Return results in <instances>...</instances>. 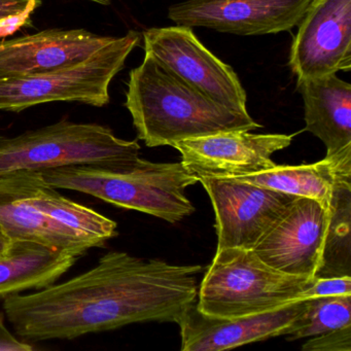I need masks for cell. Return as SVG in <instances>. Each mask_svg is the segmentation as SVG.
I'll return each mask as SVG.
<instances>
[{
	"mask_svg": "<svg viewBox=\"0 0 351 351\" xmlns=\"http://www.w3.org/2000/svg\"><path fill=\"white\" fill-rule=\"evenodd\" d=\"M116 38L84 29H50L0 42V79L71 69L110 46Z\"/></svg>",
	"mask_w": 351,
	"mask_h": 351,
	"instance_id": "5bb4252c",
	"label": "cell"
},
{
	"mask_svg": "<svg viewBox=\"0 0 351 351\" xmlns=\"http://www.w3.org/2000/svg\"><path fill=\"white\" fill-rule=\"evenodd\" d=\"M80 256L29 241H11L0 256V297L54 285Z\"/></svg>",
	"mask_w": 351,
	"mask_h": 351,
	"instance_id": "e0dca14e",
	"label": "cell"
},
{
	"mask_svg": "<svg viewBox=\"0 0 351 351\" xmlns=\"http://www.w3.org/2000/svg\"><path fill=\"white\" fill-rule=\"evenodd\" d=\"M351 324V295L308 299L299 326L287 340L310 338Z\"/></svg>",
	"mask_w": 351,
	"mask_h": 351,
	"instance_id": "44dd1931",
	"label": "cell"
},
{
	"mask_svg": "<svg viewBox=\"0 0 351 351\" xmlns=\"http://www.w3.org/2000/svg\"><path fill=\"white\" fill-rule=\"evenodd\" d=\"M233 178L295 197L314 199L330 206L337 180L351 178V157L324 158L309 165H276L266 171Z\"/></svg>",
	"mask_w": 351,
	"mask_h": 351,
	"instance_id": "ac0fdd59",
	"label": "cell"
},
{
	"mask_svg": "<svg viewBox=\"0 0 351 351\" xmlns=\"http://www.w3.org/2000/svg\"><path fill=\"white\" fill-rule=\"evenodd\" d=\"M293 135L254 134L232 130L174 143L182 163L198 180L238 178L272 169L273 154L287 149Z\"/></svg>",
	"mask_w": 351,
	"mask_h": 351,
	"instance_id": "30bf717a",
	"label": "cell"
},
{
	"mask_svg": "<svg viewBox=\"0 0 351 351\" xmlns=\"http://www.w3.org/2000/svg\"><path fill=\"white\" fill-rule=\"evenodd\" d=\"M0 227L11 241H29L83 256L93 245L47 217L34 202L23 170L0 176Z\"/></svg>",
	"mask_w": 351,
	"mask_h": 351,
	"instance_id": "9a60e30c",
	"label": "cell"
},
{
	"mask_svg": "<svg viewBox=\"0 0 351 351\" xmlns=\"http://www.w3.org/2000/svg\"><path fill=\"white\" fill-rule=\"evenodd\" d=\"M138 138L149 147L232 130L262 128L247 112L217 104L145 54L132 69L126 93Z\"/></svg>",
	"mask_w": 351,
	"mask_h": 351,
	"instance_id": "7a4b0ae2",
	"label": "cell"
},
{
	"mask_svg": "<svg viewBox=\"0 0 351 351\" xmlns=\"http://www.w3.org/2000/svg\"><path fill=\"white\" fill-rule=\"evenodd\" d=\"M23 171L30 197L47 217L83 236L93 247L118 235L116 221L65 198L47 184L40 171Z\"/></svg>",
	"mask_w": 351,
	"mask_h": 351,
	"instance_id": "d6986e66",
	"label": "cell"
},
{
	"mask_svg": "<svg viewBox=\"0 0 351 351\" xmlns=\"http://www.w3.org/2000/svg\"><path fill=\"white\" fill-rule=\"evenodd\" d=\"M304 351H350L351 324L324 332L318 336L310 337L302 346Z\"/></svg>",
	"mask_w": 351,
	"mask_h": 351,
	"instance_id": "603a6c76",
	"label": "cell"
},
{
	"mask_svg": "<svg viewBox=\"0 0 351 351\" xmlns=\"http://www.w3.org/2000/svg\"><path fill=\"white\" fill-rule=\"evenodd\" d=\"M291 44L289 66L298 80L351 69V0H313Z\"/></svg>",
	"mask_w": 351,
	"mask_h": 351,
	"instance_id": "8fae6325",
	"label": "cell"
},
{
	"mask_svg": "<svg viewBox=\"0 0 351 351\" xmlns=\"http://www.w3.org/2000/svg\"><path fill=\"white\" fill-rule=\"evenodd\" d=\"M34 346L14 336L7 328L3 314L0 313V351H30Z\"/></svg>",
	"mask_w": 351,
	"mask_h": 351,
	"instance_id": "d4e9b609",
	"label": "cell"
},
{
	"mask_svg": "<svg viewBox=\"0 0 351 351\" xmlns=\"http://www.w3.org/2000/svg\"><path fill=\"white\" fill-rule=\"evenodd\" d=\"M299 300L279 309L240 317H219L203 313L196 303L178 320L182 351H221L291 334L307 309Z\"/></svg>",
	"mask_w": 351,
	"mask_h": 351,
	"instance_id": "4fadbf2b",
	"label": "cell"
},
{
	"mask_svg": "<svg viewBox=\"0 0 351 351\" xmlns=\"http://www.w3.org/2000/svg\"><path fill=\"white\" fill-rule=\"evenodd\" d=\"M351 295V276L316 277L302 293L301 300Z\"/></svg>",
	"mask_w": 351,
	"mask_h": 351,
	"instance_id": "7402d4cb",
	"label": "cell"
},
{
	"mask_svg": "<svg viewBox=\"0 0 351 351\" xmlns=\"http://www.w3.org/2000/svg\"><path fill=\"white\" fill-rule=\"evenodd\" d=\"M199 265L104 254L65 282L3 298V310L23 341L79 338L136 322L178 324L198 297Z\"/></svg>",
	"mask_w": 351,
	"mask_h": 351,
	"instance_id": "6da1fadb",
	"label": "cell"
},
{
	"mask_svg": "<svg viewBox=\"0 0 351 351\" xmlns=\"http://www.w3.org/2000/svg\"><path fill=\"white\" fill-rule=\"evenodd\" d=\"M87 1H92V3H99V5H108L112 3V0H87Z\"/></svg>",
	"mask_w": 351,
	"mask_h": 351,
	"instance_id": "4316f807",
	"label": "cell"
},
{
	"mask_svg": "<svg viewBox=\"0 0 351 351\" xmlns=\"http://www.w3.org/2000/svg\"><path fill=\"white\" fill-rule=\"evenodd\" d=\"M143 47L145 54L217 104L247 112L246 92L237 73L205 48L192 28H151L143 32Z\"/></svg>",
	"mask_w": 351,
	"mask_h": 351,
	"instance_id": "52a82bcc",
	"label": "cell"
},
{
	"mask_svg": "<svg viewBox=\"0 0 351 351\" xmlns=\"http://www.w3.org/2000/svg\"><path fill=\"white\" fill-rule=\"evenodd\" d=\"M313 277L281 272L254 250H217L199 285L197 308L219 317H240L279 309L301 300Z\"/></svg>",
	"mask_w": 351,
	"mask_h": 351,
	"instance_id": "5b68a950",
	"label": "cell"
},
{
	"mask_svg": "<svg viewBox=\"0 0 351 351\" xmlns=\"http://www.w3.org/2000/svg\"><path fill=\"white\" fill-rule=\"evenodd\" d=\"M305 112V130L326 147V158L351 155V86L337 73L298 80Z\"/></svg>",
	"mask_w": 351,
	"mask_h": 351,
	"instance_id": "2e32d148",
	"label": "cell"
},
{
	"mask_svg": "<svg viewBox=\"0 0 351 351\" xmlns=\"http://www.w3.org/2000/svg\"><path fill=\"white\" fill-rule=\"evenodd\" d=\"M141 160L136 141L119 138L108 127L90 123L61 121L18 136H0V176L75 165L128 170Z\"/></svg>",
	"mask_w": 351,
	"mask_h": 351,
	"instance_id": "277c9868",
	"label": "cell"
},
{
	"mask_svg": "<svg viewBox=\"0 0 351 351\" xmlns=\"http://www.w3.org/2000/svg\"><path fill=\"white\" fill-rule=\"evenodd\" d=\"M313 0H186L168 10L180 26L236 36H265L299 25Z\"/></svg>",
	"mask_w": 351,
	"mask_h": 351,
	"instance_id": "9c48e42d",
	"label": "cell"
},
{
	"mask_svg": "<svg viewBox=\"0 0 351 351\" xmlns=\"http://www.w3.org/2000/svg\"><path fill=\"white\" fill-rule=\"evenodd\" d=\"M139 42L141 34L129 32L95 56L71 69L0 79V110L19 112L38 104L58 101L101 108L110 102L108 90L112 79L124 69Z\"/></svg>",
	"mask_w": 351,
	"mask_h": 351,
	"instance_id": "8992f818",
	"label": "cell"
},
{
	"mask_svg": "<svg viewBox=\"0 0 351 351\" xmlns=\"http://www.w3.org/2000/svg\"><path fill=\"white\" fill-rule=\"evenodd\" d=\"M38 5V0H0V23L32 14Z\"/></svg>",
	"mask_w": 351,
	"mask_h": 351,
	"instance_id": "cb8c5ba5",
	"label": "cell"
},
{
	"mask_svg": "<svg viewBox=\"0 0 351 351\" xmlns=\"http://www.w3.org/2000/svg\"><path fill=\"white\" fill-rule=\"evenodd\" d=\"M55 189L91 195L116 206L141 211L178 223L194 213L186 195L199 182L182 162L155 163L141 159L132 169L96 165H75L40 171Z\"/></svg>",
	"mask_w": 351,
	"mask_h": 351,
	"instance_id": "3957f363",
	"label": "cell"
},
{
	"mask_svg": "<svg viewBox=\"0 0 351 351\" xmlns=\"http://www.w3.org/2000/svg\"><path fill=\"white\" fill-rule=\"evenodd\" d=\"M215 213L217 250H254L297 197L233 178H200Z\"/></svg>",
	"mask_w": 351,
	"mask_h": 351,
	"instance_id": "ba28073f",
	"label": "cell"
},
{
	"mask_svg": "<svg viewBox=\"0 0 351 351\" xmlns=\"http://www.w3.org/2000/svg\"><path fill=\"white\" fill-rule=\"evenodd\" d=\"M10 244H11V240L5 235L3 230L0 227V256L7 254L8 250H9Z\"/></svg>",
	"mask_w": 351,
	"mask_h": 351,
	"instance_id": "484cf974",
	"label": "cell"
},
{
	"mask_svg": "<svg viewBox=\"0 0 351 351\" xmlns=\"http://www.w3.org/2000/svg\"><path fill=\"white\" fill-rule=\"evenodd\" d=\"M330 206L297 197L254 248L269 266L298 276L314 277L322 260Z\"/></svg>",
	"mask_w": 351,
	"mask_h": 351,
	"instance_id": "7c38bea8",
	"label": "cell"
},
{
	"mask_svg": "<svg viewBox=\"0 0 351 351\" xmlns=\"http://www.w3.org/2000/svg\"><path fill=\"white\" fill-rule=\"evenodd\" d=\"M316 277L351 276V178H339Z\"/></svg>",
	"mask_w": 351,
	"mask_h": 351,
	"instance_id": "ffe728a7",
	"label": "cell"
}]
</instances>
